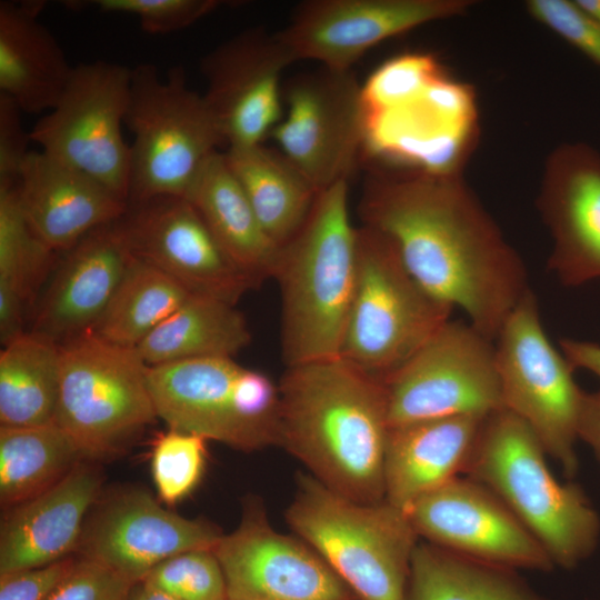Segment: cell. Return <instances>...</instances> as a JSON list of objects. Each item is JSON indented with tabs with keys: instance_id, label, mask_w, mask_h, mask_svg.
Wrapping results in <instances>:
<instances>
[{
	"instance_id": "1",
	"label": "cell",
	"mask_w": 600,
	"mask_h": 600,
	"mask_svg": "<svg viewBox=\"0 0 600 600\" xmlns=\"http://www.w3.org/2000/svg\"><path fill=\"white\" fill-rule=\"evenodd\" d=\"M363 226L386 234L433 297L462 309L494 340L531 289L527 269L463 174L374 164L358 207Z\"/></svg>"
},
{
	"instance_id": "2",
	"label": "cell",
	"mask_w": 600,
	"mask_h": 600,
	"mask_svg": "<svg viewBox=\"0 0 600 600\" xmlns=\"http://www.w3.org/2000/svg\"><path fill=\"white\" fill-rule=\"evenodd\" d=\"M278 388L277 444L338 494L384 500V382L337 357L287 367Z\"/></svg>"
},
{
	"instance_id": "3",
	"label": "cell",
	"mask_w": 600,
	"mask_h": 600,
	"mask_svg": "<svg viewBox=\"0 0 600 600\" xmlns=\"http://www.w3.org/2000/svg\"><path fill=\"white\" fill-rule=\"evenodd\" d=\"M363 156L374 164L461 174L478 146L473 87L423 52L388 59L362 84Z\"/></svg>"
},
{
	"instance_id": "4",
	"label": "cell",
	"mask_w": 600,
	"mask_h": 600,
	"mask_svg": "<svg viewBox=\"0 0 600 600\" xmlns=\"http://www.w3.org/2000/svg\"><path fill=\"white\" fill-rule=\"evenodd\" d=\"M348 181L318 193L299 231L279 249L281 354L287 367L337 358L358 269Z\"/></svg>"
},
{
	"instance_id": "5",
	"label": "cell",
	"mask_w": 600,
	"mask_h": 600,
	"mask_svg": "<svg viewBox=\"0 0 600 600\" xmlns=\"http://www.w3.org/2000/svg\"><path fill=\"white\" fill-rule=\"evenodd\" d=\"M528 424L502 408L489 414L463 476L490 489L537 538L554 567L576 568L596 550L600 518L583 490L561 483Z\"/></svg>"
},
{
	"instance_id": "6",
	"label": "cell",
	"mask_w": 600,
	"mask_h": 600,
	"mask_svg": "<svg viewBox=\"0 0 600 600\" xmlns=\"http://www.w3.org/2000/svg\"><path fill=\"white\" fill-rule=\"evenodd\" d=\"M286 519L359 600H407L420 537L404 511L350 500L299 473Z\"/></svg>"
},
{
	"instance_id": "7",
	"label": "cell",
	"mask_w": 600,
	"mask_h": 600,
	"mask_svg": "<svg viewBox=\"0 0 600 600\" xmlns=\"http://www.w3.org/2000/svg\"><path fill=\"white\" fill-rule=\"evenodd\" d=\"M124 126L133 134L128 204L188 199L206 163L224 146L203 94L188 87L182 66L171 67L164 79L154 64L131 68Z\"/></svg>"
},
{
	"instance_id": "8",
	"label": "cell",
	"mask_w": 600,
	"mask_h": 600,
	"mask_svg": "<svg viewBox=\"0 0 600 600\" xmlns=\"http://www.w3.org/2000/svg\"><path fill=\"white\" fill-rule=\"evenodd\" d=\"M357 253V283L339 357L384 381L450 320L453 308L412 277L382 232L358 228Z\"/></svg>"
},
{
	"instance_id": "9",
	"label": "cell",
	"mask_w": 600,
	"mask_h": 600,
	"mask_svg": "<svg viewBox=\"0 0 600 600\" xmlns=\"http://www.w3.org/2000/svg\"><path fill=\"white\" fill-rule=\"evenodd\" d=\"M61 346V380L54 423L84 459L119 454L157 412L148 366L136 348L112 344L87 331Z\"/></svg>"
},
{
	"instance_id": "10",
	"label": "cell",
	"mask_w": 600,
	"mask_h": 600,
	"mask_svg": "<svg viewBox=\"0 0 600 600\" xmlns=\"http://www.w3.org/2000/svg\"><path fill=\"white\" fill-rule=\"evenodd\" d=\"M494 347L503 408L528 424L567 478L574 477L586 392L562 351L548 338L532 290L509 313Z\"/></svg>"
},
{
	"instance_id": "11",
	"label": "cell",
	"mask_w": 600,
	"mask_h": 600,
	"mask_svg": "<svg viewBox=\"0 0 600 600\" xmlns=\"http://www.w3.org/2000/svg\"><path fill=\"white\" fill-rule=\"evenodd\" d=\"M131 68L96 60L73 67L57 104L30 131L41 151L91 176L128 203L130 146L122 124Z\"/></svg>"
},
{
	"instance_id": "12",
	"label": "cell",
	"mask_w": 600,
	"mask_h": 600,
	"mask_svg": "<svg viewBox=\"0 0 600 600\" xmlns=\"http://www.w3.org/2000/svg\"><path fill=\"white\" fill-rule=\"evenodd\" d=\"M389 428L503 408L494 340L470 322H446L384 381Z\"/></svg>"
},
{
	"instance_id": "13",
	"label": "cell",
	"mask_w": 600,
	"mask_h": 600,
	"mask_svg": "<svg viewBox=\"0 0 600 600\" xmlns=\"http://www.w3.org/2000/svg\"><path fill=\"white\" fill-rule=\"evenodd\" d=\"M282 102L286 113L270 133L280 151L318 192L348 181L364 149L362 84L352 70L297 74Z\"/></svg>"
},
{
	"instance_id": "14",
	"label": "cell",
	"mask_w": 600,
	"mask_h": 600,
	"mask_svg": "<svg viewBox=\"0 0 600 600\" xmlns=\"http://www.w3.org/2000/svg\"><path fill=\"white\" fill-rule=\"evenodd\" d=\"M213 552L229 600H359L308 543L274 530L256 497L244 499L240 523Z\"/></svg>"
},
{
	"instance_id": "15",
	"label": "cell",
	"mask_w": 600,
	"mask_h": 600,
	"mask_svg": "<svg viewBox=\"0 0 600 600\" xmlns=\"http://www.w3.org/2000/svg\"><path fill=\"white\" fill-rule=\"evenodd\" d=\"M420 539L456 554L512 570L550 571L537 538L487 487L459 476L406 511Z\"/></svg>"
},
{
	"instance_id": "16",
	"label": "cell",
	"mask_w": 600,
	"mask_h": 600,
	"mask_svg": "<svg viewBox=\"0 0 600 600\" xmlns=\"http://www.w3.org/2000/svg\"><path fill=\"white\" fill-rule=\"evenodd\" d=\"M470 0H308L277 32L290 54L350 71L373 46L419 26L459 17Z\"/></svg>"
},
{
	"instance_id": "17",
	"label": "cell",
	"mask_w": 600,
	"mask_h": 600,
	"mask_svg": "<svg viewBox=\"0 0 600 600\" xmlns=\"http://www.w3.org/2000/svg\"><path fill=\"white\" fill-rule=\"evenodd\" d=\"M86 519L77 552L137 584L158 564L191 550H213L221 530L161 507L144 489L114 492Z\"/></svg>"
},
{
	"instance_id": "18",
	"label": "cell",
	"mask_w": 600,
	"mask_h": 600,
	"mask_svg": "<svg viewBox=\"0 0 600 600\" xmlns=\"http://www.w3.org/2000/svg\"><path fill=\"white\" fill-rule=\"evenodd\" d=\"M293 62L277 32L262 27L239 32L201 58L203 98L227 149L270 136L282 118L281 76Z\"/></svg>"
},
{
	"instance_id": "19",
	"label": "cell",
	"mask_w": 600,
	"mask_h": 600,
	"mask_svg": "<svg viewBox=\"0 0 600 600\" xmlns=\"http://www.w3.org/2000/svg\"><path fill=\"white\" fill-rule=\"evenodd\" d=\"M244 368L233 358H199L148 366L150 394L170 429L251 452L277 444L273 429L253 420L243 402Z\"/></svg>"
},
{
	"instance_id": "20",
	"label": "cell",
	"mask_w": 600,
	"mask_h": 600,
	"mask_svg": "<svg viewBox=\"0 0 600 600\" xmlns=\"http://www.w3.org/2000/svg\"><path fill=\"white\" fill-rule=\"evenodd\" d=\"M122 222L133 254L167 273L190 294L236 306L253 289L188 199L158 197L128 204Z\"/></svg>"
},
{
	"instance_id": "21",
	"label": "cell",
	"mask_w": 600,
	"mask_h": 600,
	"mask_svg": "<svg viewBox=\"0 0 600 600\" xmlns=\"http://www.w3.org/2000/svg\"><path fill=\"white\" fill-rule=\"evenodd\" d=\"M536 206L552 239L550 271L569 287L600 278V153L584 142L556 147Z\"/></svg>"
},
{
	"instance_id": "22",
	"label": "cell",
	"mask_w": 600,
	"mask_h": 600,
	"mask_svg": "<svg viewBox=\"0 0 600 600\" xmlns=\"http://www.w3.org/2000/svg\"><path fill=\"white\" fill-rule=\"evenodd\" d=\"M132 257L122 218L88 233L67 250L40 304L34 332L61 344L90 331Z\"/></svg>"
},
{
	"instance_id": "23",
	"label": "cell",
	"mask_w": 600,
	"mask_h": 600,
	"mask_svg": "<svg viewBox=\"0 0 600 600\" xmlns=\"http://www.w3.org/2000/svg\"><path fill=\"white\" fill-rule=\"evenodd\" d=\"M22 212L53 251H67L88 233L123 217L128 203L91 176L43 151L28 153L17 183Z\"/></svg>"
},
{
	"instance_id": "24",
	"label": "cell",
	"mask_w": 600,
	"mask_h": 600,
	"mask_svg": "<svg viewBox=\"0 0 600 600\" xmlns=\"http://www.w3.org/2000/svg\"><path fill=\"white\" fill-rule=\"evenodd\" d=\"M101 482L93 461L82 460L49 490L8 509L0 530V574L71 557Z\"/></svg>"
},
{
	"instance_id": "25",
	"label": "cell",
	"mask_w": 600,
	"mask_h": 600,
	"mask_svg": "<svg viewBox=\"0 0 600 600\" xmlns=\"http://www.w3.org/2000/svg\"><path fill=\"white\" fill-rule=\"evenodd\" d=\"M487 417L437 418L390 428L384 500L406 512L424 494L464 474Z\"/></svg>"
},
{
	"instance_id": "26",
	"label": "cell",
	"mask_w": 600,
	"mask_h": 600,
	"mask_svg": "<svg viewBox=\"0 0 600 600\" xmlns=\"http://www.w3.org/2000/svg\"><path fill=\"white\" fill-rule=\"evenodd\" d=\"M44 1L0 2V93L26 113L50 111L73 67L39 20Z\"/></svg>"
},
{
	"instance_id": "27",
	"label": "cell",
	"mask_w": 600,
	"mask_h": 600,
	"mask_svg": "<svg viewBox=\"0 0 600 600\" xmlns=\"http://www.w3.org/2000/svg\"><path fill=\"white\" fill-rule=\"evenodd\" d=\"M188 200L253 288L273 278L280 247L264 231L223 152H216Z\"/></svg>"
},
{
	"instance_id": "28",
	"label": "cell",
	"mask_w": 600,
	"mask_h": 600,
	"mask_svg": "<svg viewBox=\"0 0 600 600\" xmlns=\"http://www.w3.org/2000/svg\"><path fill=\"white\" fill-rule=\"evenodd\" d=\"M223 153L264 231L281 247L302 227L319 192L280 150L259 143Z\"/></svg>"
},
{
	"instance_id": "29",
	"label": "cell",
	"mask_w": 600,
	"mask_h": 600,
	"mask_svg": "<svg viewBox=\"0 0 600 600\" xmlns=\"http://www.w3.org/2000/svg\"><path fill=\"white\" fill-rule=\"evenodd\" d=\"M250 341L246 318L234 304L190 294L136 349L151 367L199 358H233Z\"/></svg>"
},
{
	"instance_id": "30",
	"label": "cell",
	"mask_w": 600,
	"mask_h": 600,
	"mask_svg": "<svg viewBox=\"0 0 600 600\" xmlns=\"http://www.w3.org/2000/svg\"><path fill=\"white\" fill-rule=\"evenodd\" d=\"M61 380V346L23 332L0 353V427L54 422Z\"/></svg>"
},
{
	"instance_id": "31",
	"label": "cell",
	"mask_w": 600,
	"mask_h": 600,
	"mask_svg": "<svg viewBox=\"0 0 600 600\" xmlns=\"http://www.w3.org/2000/svg\"><path fill=\"white\" fill-rule=\"evenodd\" d=\"M407 600H548L516 570L472 560L419 542L411 561Z\"/></svg>"
},
{
	"instance_id": "32",
	"label": "cell",
	"mask_w": 600,
	"mask_h": 600,
	"mask_svg": "<svg viewBox=\"0 0 600 600\" xmlns=\"http://www.w3.org/2000/svg\"><path fill=\"white\" fill-rule=\"evenodd\" d=\"M84 457L54 422L0 427V502L10 509L49 490Z\"/></svg>"
},
{
	"instance_id": "33",
	"label": "cell",
	"mask_w": 600,
	"mask_h": 600,
	"mask_svg": "<svg viewBox=\"0 0 600 600\" xmlns=\"http://www.w3.org/2000/svg\"><path fill=\"white\" fill-rule=\"evenodd\" d=\"M189 296L167 273L133 254L109 304L90 331L112 344L137 348Z\"/></svg>"
},
{
	"instance_id": "34",
	"label": "cell",
	"mask_w": 600,
	"mask_h": 600,
	"mask_svg": "<svg viewBox=\"0 0 600 600\" xmlns=\"http://www.w3.org/2000/svg\"><path fill=\"white\" fill-rule=\"evenodd\" d=\"M54 253L28 223L17 184H0V292L27 301Z\"/></svg>"
},
{
	"instance_id": "35",
	"label": "cell",
	"mask_w": 600,
	"mask_h": 600,
	"mask_svg": "<svg viewBox=\"0 0 600 600\" xmlns=\"http://www.w3.org/2000/svg\"><path fill=\"white\" fill-rule=\"evenodd\" d=\"M207 439L170 429L153 442L151 470L160 499L174 504L187 497L201 479Z\"/></svg>"
},
{
	"instance_id": "36",
	"label": "cell",
	"mask_w": 600,
	"mask_h": 600,
	"mask_svg": "<svg viewBox=\"0 0 600 600\" xmlns=\"http://www.w3.org/2000/svg\"><path fill=\"white\" fill-rule=\"evenodd\" d=\"M177 600H229L213 550H191L158 564L141 581Z\"/></svg>"
},
{
	"instance_id": "37",
	"label": "cell",
	"mask_w": 600,
	"mask_h": 600,
	"mask_svg": "<svg viewBox=\"0 0 600 600\" xmlns=\"http://www.w3.org/2000/svg\"><path fill=\"white\" fill-rule=\"evenodd\" d=\"M91 6L109 13L131 14L153 34L184 29L216 10L218 0H92Z\"/></svg>"
},
{
	"instance_id": "38",
	"label": "cell",
	"mask_w": 600,
	"mask_h": 600,
	"mask_svg": "<svg viewBox=\"0 0 600 600\" xmlns=\"http://www.w3.org/2000/svg\"><path fill=\"white\" fill-rule=\"evenodd\" d=\"M528 13L600 66V26L574 0H529Z\"/></svg>"
},
{
	"instance_id": "39",
	"label": "cell",
	"mask_w": 600,
	"mask_h": 600,
	"mask_svg": "<svg viewBox=\"0 0 600 600\" xmlns=\"http://www.w3.org/2000/svg\"><path fill=\"white\" fill-rule=\"evenodd\" d=\"M134 586L106 566L79 557L46 600H129Z\"/></svg>"
},
{
	"instance_id": "40",
	"label": "cell",
	"mask_w": 600,
	"mask_h": 600,
	"mask_svg": "<svg viewBox=\"0 0 600 600\" xmlns=\"http://www.w3.org/2000/svg\"><path fill=\"white\" fill-rule=\"evenodd\" d=\"M21 109L0 93V184L16 186L22 164L30 152V132L23 128Z\"/></svg>"
},
{
	"instance_id": "41",
	"label": "cell",
	"mask_w": 600,
	"mask_h": 600,
	"mask_svg": "<svg viewBox=\"0 0 600 600\" xmlns=\"http://www.w3.org/2000/svg\"><path fill=\"white\" fill-rule=\"evenodd\" d=\"M76 558L0 574V600H46L72 568Z\"/></svg>"
},
{
	"instance_id": "42",
	"label": "cell",
	"mask_w": 600,
	"mask_h": 600,
	"mask_svg": "<svg viewBox=\"0 0 600 600\" xmlns=\"http://www.w3.org/2000/svg\"><path fill=\"white\" fill-rule=\"evenodd\" d=\"M578 437L591 447L600 463V389L584 394Z\"/></svg>"
},
{
	"instance_id": "43",
	"label": "cell",
	"mask_w": 600,
	"mask_h": 600,
	"mask_svg": "<svg viewBox=\"0 0 600 600\" xmlns=\"http://www.w3.org/2000/svg\"><path fill=\"white\" fill-rule=\"evenodd\" d=\"M560 348L573 369H586L600 378V344L564 338Z\"/></svg>"
},
{
	"instance_id": "44",
	"label": "cell",
	"mask_w": 600,
	"mask_h": 600,
	"mask_svg": "<svg viewBox=\"0 0 600 600\" xmlns=\"http://www.w3.org/2000/svg\"><path fill=\"white\" fill-rule=\"evenodd\" d=\"M129 600H177V599L143 582H139L134 586Z\"/></svg>"
},
{
	"instance_id": "45",
	"label": "cell",
	"mask_w": 600,
	"mask_h": 600,
	"mask_svg": "<svg viewBox=\"0 0 600 600\" xmlns=\"http://www.w3.org/2000/svg\"><path fill=\"white\" fill-rule=\"evenodd\" d=\"M600 26V0H574Z\"/></svg>"
}]
</instances>
